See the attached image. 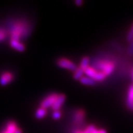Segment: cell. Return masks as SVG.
<instances>
[{
	"instance_id": "1",
	"label": "cell",
	"mask_w": 133,
	"mask_h": 133,
	"mask_svg": "<svg viewBox=\"0 0 133 133\" xmlns=\"http://www.w3.org/2000/svg\"><path fill=\"white\" fill-rule=\"evenodd\" d=\"M95 70L102 72L107 77L110 75L115 69V64L112 61L99 60L95 63Z\"/></svg>"
},
{
	"instance_id": "2",
	"label": "cell",
	"mask_w": 133,
	"mask_h": 133,
	"mask_svg": "<svg viewBox=\"0 0 133 133\" xmlns=\"http://www.w3.org/2000/svg\"><path fill=\"white\" fill-rule=\"evenodd\" d=\"M84 71L87 77L94 79L96 82H101L106 78V76L102 72L95 70L92 66H88L84 69Z\"/></svg>"
},
{
	"instance_id": "3",
	"label": "cell",
	"mask_w": 133,
	"mask_h": 133,
	"mask_svg": "<svg viewBox=\"0 0 133 133\" xmlns=\"http://www.w3.org/2000/svg\"><path fill=\"white\" fill-rule=\"evenodd\" d=\"M57 65L59 67L63 69H65L71 71H75L77 66H76L75 63H73L71 61L65 58H61L57 61Z\"/></svg>"
},
{
	"instance_id": "4",
	"label": "cell",
	"mask_w": 133,
	"mask_h": 133,
	"mask_svg": "<svg viewBox=\"0 0 133 133\" xmlns=\"http://www.w3.org/2000/svg\"><path fill=\"white\" fill-rule=\"evenodd\" d=\"M57 96H58V94H56V93H52V94L48 95L41 101L40 107L46 109L49 107H52L56 101Z\"/></svg>"
},
{
	"instance_id": "5",
	"label": "cell",
	"mask_w": 133,
	"mask_h": 133,
	"mask_svg": "<svg viewBox=\"0 0 133 133\" xmlns=\"http://www.w3.org/2000/svg\"><path fill=\"white\" fill-rule=\"evenodd\" d=\"M14 79V76L10 72H4L0 75V85L2 86H6L12 82Z\"/></svg>"
},
{
	"instance_id": "6",
	"label": "cell",
	"mask_w": 133,
	"mask_h": 133,
	"mask_svg": "<svg viewBox=\"0 0 133 133\" xmlns=\"http://www.w3.org/2000/svg\"><path fill=\"white\" fill-rule=\"evenodd\" d=\"M65 99H66V96H65V95H63V94L58 95V96H57L56 101L54 102V103L53 104V105L51 107L53 111L59 110L61 108L63 104H64V103H65Z\"/></svg>"
},
{
	"instance_id": "7",
	"label": "cell",
	"mask_w": 133,
	"mask_h": 133,
	"mask_svg": "<svg viewBox=\"0 0 133 133\" xmlns=\"http://www.w3.org/2000/svg\"><path fill=\"white\" fill-rule=\"evenodd\" d=\"M126 106L130 110H133V84L128 87L126 98Z\"/></svg>"
},
{
	"instance_id": "8",
	"label": "cell",
	"mask_w": 133,
	"mask_h": 133,
	"mask_svg": "<svg viewBox=\"0 0 133 133\" xmlns=\"http://www.w3.org/2000/svg\"><path fill=\"white\" fill-rule=\"evenodd\" d=\"M10 46L13 49L16 50V51H18V52H23L25 50V45L23 43L20 42V41L10 39Z\"/></svg>"
},
{
	"instance_id": "9",
	"label": "cell",
	"mask_w": 133,
	"mask_h": 133,
	"mask_svg": "<svg viewBox=\"0 0 133 133\" xmlns=\"http://www.w3.org/2000/svg\"><path fill=\"white\" fill-rule=\"evenodd\" d=\"M85 117V112L82 109L75 111L74 115V122L76 124H81Z\"/></svg>"
},
{
	"instance_id": "10",
	"label": "cell",
	"mask_w": 133,
	"mask_h": 133,
	"mask_svg": "<svg viewBox=\"0 0 133 133\" xmlns=\"http://www.w3.org/2000/svg\"><path fill=\"white\" fill-rule=\"evenodd\" d=\"M16 129H17V125L16 122L11 121L8 123L4 131L2 132V133H14Z\"/></svg>"
},
{
	"instance_id": "11",
	"label": "cell",
	"mask_w": 133,
	"mask_h": 133,
	"mask_svg": "<svg viewBox=\"0 0 133 133\" xmlns=\"http://www.w3.org/2000/svg\"><path fill=\"white\" fill-rule=\"evenodd\" d=\"M79 81L80 82L81 84H84V85H86V86H95L96 84V81L87 77V76H83V77H81Z\"/></svg>"
},
{
	"instance_id": "12",
	"label": "cell",
	"mask_w": 133,
	"mask_h": 133,
	"mask_svg": "<svg viewBox=\"0 0 133 133\" xmlns=\"http://www.w3.org/2000/svg\"><path fill=\"white\" fill-rule=\"evenodd\" d=\"M46 114H47V110L46 109L39 107L35 111V117L37 119H41L44 118L46 116Z\"/></svg>"
},
{
	"instance_id": "13",
	"label": "cell",
	"mask_w": 133,
	"mask_h": 133,
	"mask_svg": "<svg viewBox=\"0 0 133 133\" xmlns=\"http://www.w3.org/2000/svg\"><path fill=\"white\" fill-rule=\"evenodd\" d=\"M84 71L82 69H81L80 67H77L76 69V70L74 72L73 74V78L75 80H79L82 77L84 76Z\"/></svg>"
},
{
	"instance_id": "14",
	"label": "cell",
	"mask_w": 133,
	"mask_h": 133,
	"mask_svg": "<svg viewBox=\"0 0 133 133\" xmlns=\"http://www.w3.org/2000/svg\"><path fill=\"white\" fill-rule=\"evenodd\" d=\"M90 64V58L88 56H84L82 60H81L80 63H79V67L81 69H82L84 71L85 69H86L88 66H89Z\"/></svg>"
},
{
	"instance_id": "15",
	"label": "cell",
	"mask_w": 133,
	"mask_h": 133,
	"mask_svg": "<svg viewBox=\"0 0 133 133\" xmlns=\"http://www.w3.org/2000/svg\"><path fill=\"white\" fill-rule=\"evenodd\" d=\"M133 38V23H132L130 28L129 31H128L127 35H126V40L130 42L132 39Z\"/></svg>"
},
{
	"instance_id": "16",
	"label": "cell",
	"mask_w": 133,
	"mask_h": 133,
	"mask_svg": "<svg viewBox=\"0 0 133 133\" xmlns=\"http://www.w3.org/2000/svg\"><path fill=\"white\" fill-rule=\"evenodd\" d=\"M61 116L62 114L60 111V110L54 111L52 114V117L54 120H58V119H59L61 117Z\"/></svg>"
},
{
	"instance_id": "17",
	"label": "cell",
	"mask_w": 133,
	"mask_h": 133,
	"mask_svg": "<svg viewBox=\"0 0 133 133\" xmlns=\"http://www.w3.org/2000/svg\"><path fill=\"white\" fill-rule=\"evenodd\" d=\"M95 128H96V127H95L93 124L89 125V126H88L87 127L85 128V130H84V131H81V133H91Z\"/></svg>"
},
{
	"instance_id": "18",
	"label": "cell",
	"mask_w": 133,
	"mask_h": 133,
	"mask_svg": "<svg viewBox=\"0 0 133 133\" xmlns=\"http://www.w3.org/2000/svg\"><path fill=\"white\" fill-rule=\"evenodd\" d=\"M128 52L130 55H133V38L130 42V45L128 47Z\"/></svg>"
},
{
	"instance_id": "19",
	"label": "cell",
	"mask_w": 133,
	"mask_h": 133,
	"mask_svg": "<svg viewBox=\"0 0 133 133\" xmlns=\"http://www.w3.org/2000/svg\"><path fill=\"white\" fill-rule=\"evenodd\" d=\"M5 37V33L4 30L0 29V41H2Z\"/></svg>"
},
{
	"instance_id": "20",
	"label": "cell",
	"mask_w": 133,
	"mask_h": 133,
	"mask_svg": "<svg viewBox=\"0 0 133 133\" xmlns=\"http://www.w3.org/2000/svg\"><path fill=\"white\" fill-rule=\"evenodd\" d=\"M75 4H76V5H77V6H81V5H82L83 2L82 0H77V1H75Z\"/></svg>"
},
{
	"instance_id": "21",
	"label": "cell",
	"mask_w": 133,
	"mask_h": 133,
	"mask_svg": "<svg viewBox=\"0 0 133 133\" xmlns=\"http://www.w3.org/2000/svg\"><path fill=\"white\" fill-rule=\"evenodd\" d=\"M98 133H107V131L104 129L98 130Z\"/></svg>"
},
{
	"instance_id": "22",
	"label": "cell",
	"mask_w": 133,
	"mask_h": 133,
	"mask_svg": "<svg viewBox=\"0 0 133 133\" xmlns=\"http://www.w3.org/2000/svg\"><path fill=\"white\" fill-rule=\"evenodd\" d=\"M130 77H131L132 81L133 82V67L131 69V71H130Z\"/></svg>"
},
{
	"instance_id": "23",
	"label": "cell",
	"mask_w": 133,
	"mask_h": 133,
	"mask_svg": "<svg viewBox=\"0 0 133 133\" xmlns=\"http://www.w3.org/2000/svg\"><path fill=\"white\" fill-rule=\"evenodd\" d=\"M14 133H22V130H21L20 129V128H17V129H16V130H15Z\"/></svg>"
},
{
	"instance_id": "24",
	"label": "cell",
	"mask_w": 133,
	"mask_h": 133,
	"mask_svg": "<svg viewBox=\"0 0 133 133\" xmlns=\"http://www.w3.org/2000/svg\"><path fill=\"white\" fill-rule=\"evenodd\" d=\"M91 133H98V130L96 129V128H95V129Z\"/></svg>"
},
{
	"instance_id": "25",
	"label": "cell",
	"mask_w": 133,
	"mask_h": 133,
	"mask_svg": "<svg viewBox=\"0 0 133 133\" xmlns=\"http://www.w3.org/2000/svg\"><path fill=\"white\" fill-rule=\"evenodd\" d=\"M73 133H81L80 130H75Z\"/></svg>"
},
{
	"instance_id": "26",
	"label": "cell",
	"mask_w": 133,
	"mask_h": 133,
	"mask_svg": "<svg viewBox=\"0 0 133 133\" xmlns=\"http://www.w3.org/2000/svg\"><path fill=\"white\" fill-rule=\"evenodd\" d=\"M1 133H2V132H1Z\"/></svg>"
}]
</instances>
